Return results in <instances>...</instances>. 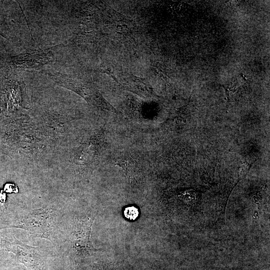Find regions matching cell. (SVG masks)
<instances>
[{"instance_id":"11","label":"cell","mask_w":270,"mask_h":270,"mask_svg":"<svg viewBox=\"0 0 270 270\" xmlns=\"http://www.w3.org/2000/svg\"><path fill=\"white\" fill-rule=\"evenodd\" d=\"M6 211L4 206L0 203V221Z\"/></svg>"},{"instance_id":"3","label":"cell","mask_w":270,"mask_h":270,"mask_svg":"<svg viewBox=\"0 0 270 270\" xmlns=\"http://www.w3.org/2000/svg\"><path fill=\"white\" fill-rule=\"evenodd\" d=\"M94 219L92 216L75 215L72 217L70 230L62 243H66V248L74 258H86L98 250L90 239Z\"/></svg>"},{"instance_id":"12","label":"cell","mask_w":270,"mask_h":270,"mask_svg":"<svg viewBox=\"0 0 270 270\" xmlns=\"http://www.w3.org/2000/svg\"><path fill=\"white\" fill-rule=\"evenodd\" d=\"M0 270H4L3 268H2L0 266Z\"/></svg>"},{"instance_id":"9","label":"cell","mask_w":270,"mask_h":270,"mask_svg":"<svg viewBox=\"0 0 270 270\" xmlns=\"http://www.w3.org/2000/svg\"><path fill=\"white\" fill-rule=\"evenodd\" d=\"M4 192L8 193H17L18 188L15 184L8 183L4 185Z\"/></svg>"},{"instance_id":"5","label":"cell","mask_w":270,"mask_h":270,"mask_svg":"<svg viewBox=\"0 0 270 270\" xmlns=\"http://www.w3.org/2000/svg\"><path fill=\"white\" fill-rule=\"evenodd\" d=\"M52 58V54L50 51L26 52L12 57L11 64L14 68L22 70H42V66L50 64Z\"/></svg>"},{"instance_id":"7","label":"cell","mask_w":270,"mask_h":270,"mask_svg":"<svg viewBox=\"0 0 270 270\" xmlns=\"http://www.w3.org/2000/svg\"><path fill=\"white\" fill-rule=\"evenodd\" d=\"M124 214L126 218L134 220L138 216L139 212L136 208L132 206L126 208L124 210Z\"/></svg>"},{"instance_id":"6","label":"cell","mask_w":270,"mask_h":270,"mask_svg":"<svg viewBox=\"0 0 270 270\" xmlns=\"http://www.w3.org/2000/svg\"><path fill=\"white\" fill-rule=\"evenodd\" d=\"M120 86L128 90H130L136 93L146 94L149 92V84L143 78L130 76L120 82Z\"/></svg>"},{"instance_id":"4","label":"cell","mask_w":270,"mask_h":270,"mask_svg":"<svg viewBox=\"0 0 270 270\" xmlns=\"http://www.w3.org/2000/svg\"><path fill=\"white\" fill-rule=\"evenodd\" d=\"M41 72L58 85L71 90L82 97L88 104L90 103L96 91V89L74 75L44 70Z\"/></svg>"},{"instance_id":"10","label":"cell","mask_w":270,"mask_h":270,"mask_svg":"<svg viewBox=\"0 0 270 270\" xmlns=\"http://www.w3.org/2000/svg\"><path fill=\"white\" fill-rule=\"evenodd\" d=\"M91 270H108L102 266L96 265L92 268Z\"/></svg>"},{"instance_id":"8","label":"cell","mask_w":270,"mask_h":270,"mask_svg":"<svg viewBox=\"0 0 270 270\" xmlns=\"http://www.w3.org/2000/svg\"><path fill=\"white\" fill-rule=\"evenodd\" d=\"M6 24L4 16L0 11V34L4 38H7Z\"/></svg>"},{"instance_id":"2","label":"cell","mask_w":270,"mask_h":270,"mask_svg":"<svg viewBox=\"0 0 270 270\" xmlns=\"http://www.w3.org/2000/svg\"><path fill=\"white\" fill-rule=\"evenodd\" d=\"M6 252L14 254L16 260L23 264L27 270L44 268L46 256L41 248L25 244L6 228L0 229V254Z\"/></svg>"},{"instance_id":"1","label":"cell","mask_w":270,"mask_h":270,"mask_svg":"<svg viewBox=\"0 0 270 270\" xmlns=\"http://www.w3.org/2000/svg\"><path fill=\"white\" fill-rule=\"evenodd\" d=\"M62 214L57 208L42 206L37 209H14L8 206L0 221V229H24L32 238H40L54 244L60 243Z\"/></svg>"}]
</instances>
